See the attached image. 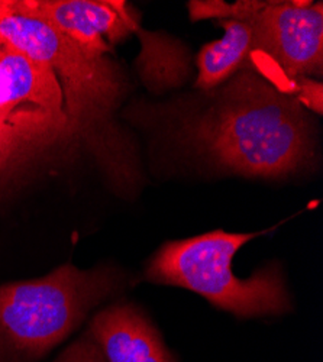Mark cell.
Wrapping results in <instances>:
<instances>
[{
    "mask_svg": "<svg viewBox=\"0 0 323 362\" xmlns=\"http://www.w3.org/2000/svg\"><path fill=\"white\" fill-rule=\"evenodd\" d=\"M0 115L33 146L71 131L64 96L52 73L2 38Z\"/></svg>",
    "mask_w": 323,
    "mask_h": 362,
    "instance_id": "obj_5",
    "label": "cell"
},
{
    "mask_svg": "<svg viewBox=\"0 0 323 362\" xmlns=\"http://www.w3.org/2000/svg\"><path fill=\"white\" fill-rule=\"evenodd\" d=\"M18 9V2H13V0H0V22H2L5 18L9 15L15 13Z\"/></svg>",
    "mask_w": 323,
    "mask_h": 362,
    "instance_id": "obj_11",
    "label": "cell"
},
{
    "mask_svg": "<svg viewBox=\"0 0 323 362\" xmlns=\"http://www.w3.org/2000/svg\"><path fill=\"white\" fill-rule=\"evenodd\" d=\"M225 35L204 45L197 57V86L212 88L226 80L252 49V28L244 19L223 23Z\"/></svg>",
    "mask_w": 323,
    "mask_h": 362,
    "instance_id": "obj_9",
    "label": "cell"
},
{
    "mask_svg": "<svg viewBox=\"0 0 323 362\" xmlns=\"http://www.w3.org/2000/svg\"><path fill=\"white\" fill-rule=\"evenodd\" d=\"M31 146L0 115V175Z\"/></svg>",
    "mask_w": 323,
    "mask_h": 362,
    "instance_id": "obj_10",
    "label": "cell"
},
{
    "mask_svg": "<svg viewBox=\"0 0 323 362\" xmlns=\"http://www.w3.org/2000/svg\"><path fill=\"white\" fill-rule=\"evenodd\" d=\"M259 233H229L213 230L199 236L170 240L150 261L146 280L157 284L183 287L206 298L238 317L283 315L291 301L278 267L270 265L240 279L232 261L247 243Z\"/></svg>",
    "mask_w": 323,
    "mask_h": 362,
    "instance_id": "obj_3",
    "label": "cell"
},
{
    "mask_svg": "<svg viewBox=\"0 0 323 362\" xmlns=\"http://www.w3.org/2000/svg\"><path fill=\"white\" fill-rule=\"evenodd\" d=\"M238 19L252 28V48L264 51L290 77L320 74L322 4H241Z\"/></svg>",
    "mask_w": 323,
    "mask_h": 362,
    "instance_id": "obj_6",
    "label": "cell"
},
{
    "mask_svg": "<svg viewBox=\"0 0 323 362\" xmlns=\"http://www.w3.org/2000/svg\"><path fill=\"white\" fill-rule=\"evenodd\" d=\"M18 9L38 16L84 51L105 57L109 42L124 38L129 19L122 2L106 0H26Z\"/></svg>",
    "mask_w": 323,
    "mask_h": 362,
    "instance_id": "obj_8",
    "label": "cell"
},
{
    "mask_svg": "<svg viewBox=\"0 0 323 362\" xmlns=\"http://www.w3.org/2000/svg\"><path fill=\"white\" fill-rule=\"evenodd\" d=\"M121 286L112 268L73 264L41 279L0 286V362H40Z\"/></svg>",
    "mask_w": 323,
    "mask_h": 362,
    "instance_id": "obj_1",
    "label": "cell"
},
{
    "mask_svg": "<svg viewBox=\"0 0 323 362\" xmlns=\"http://www.w3.org/2000/svg\"><path fill=\"white\" fill-rule=\"evenodd\" d=\"M0 38L52 73L71 128L105 115L114 103L119 83L107 59L84 51L38 16L16 9L0 22Z\"/></svg>",
    "mask_w": 323,
    "mask_h": 362,
    "instance_id": "obj_4",
    "label": "cell"
},
{
    "mask_svg": "<svg viewBox=\"0 0 323 362\" xmlns=\"http://www.w3.org/2000/svg\"><path fill=\"white\" fill-rule=\"evenodd\" d=\"M49 362H177L160 332L139 308L112 305L93 316Z\"/></svg>",
    "mask_w": 323,
    "mask_h": 362,
    "instance_id": "obj_7",
    "label": "cell"
},
{
    "mask_svg": "<svg viewBox=\"0 0 323 362\" xmlns=\"http://www.w3.org/2000/svg\"><path fill=\"white\" fill-rule=\"evenodd\" d=\"M233 96L197 128L223 167L254 177H278L307 157L303 113L296 102L259 80L235 84Z\"/></svg>",
    "mask_w": 323,
    "mask_h": 362,
    "instance_id": "obj_2",
    "label": "cell"
}]
</instances>
